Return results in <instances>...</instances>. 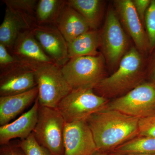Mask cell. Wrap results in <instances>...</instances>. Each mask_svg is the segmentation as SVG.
Listing matches in <instances>:
<instances>
[{
  "label": "cell",
  "instance_id": "27",
  "mask_svg": "<svg viewBox=\"0 0 155 155\" xmlns=\"http://www.w3.org/2000/svg\"><path fill=\"white\" fill-rule=\"evenodd\" d=\"M0 155H25L19 143V140L11 141L8 144L2 145Z\"/></svg>",
  "mask_w": 155,
  "mask_h": 155
},
{
  "label": "cell",
  "instance_id": "14",
  "mask_svg": "<svg viewBox=\"0 0 155 155\" xmlns=\"http://www.w3.org/2000/svg\"><path fill=\"white\" fill-rule=\"evenodd\" d=\"M38 98L29 110L11 123L0 127V144H8L12 140H24L33 132L37 122L39 107Z\"/></svg>",
  "mask_w": 155,
  "mask_h": 155
},
{
  "label": "cell",
  "instance_id": "29",
  "mask_svg": "<svg viewBox=\"0 0 155 155\" xmlns=\"http://www.w3.org/2000/svg\"><path fill=\"white\" fill-rule=\"evenodd\" d=\"M149 68V76L151 82L155 84V53L150 63Z\"/></svg>",
  "mask_w": 155,
  "mask_h": 155
},
{
  "label": "cell",
  "instance_id": "8",
  "mask_svg": "<svg viewBox=\"0 0 155 155\" xmlns=\"http://www.w3.org/2000/svg\"><path fill=\"white\" fill-rule=\"evenodd\" d=\"M107 108L139 119L155 115V84L143 82L129 92L108 103Z\"/></svg>",
  "mask_w": 155,
  "mask_h": 155
},
{
  "label": "cell",
  "instance_id": "28",
  "mask_svg": "<svg viewBox=\"0 0 155 155\" xmlns=\"http://www.w3.org/2000/svg\"><path fill=\"white\" fill-rule=\"evenodd\" d=\"M132 2L137 13L144 25L145 17L151 0H133Z\"/></svg>",
  "mask_w": 155,
  "mask_h": 155
},
{
  "label": "cell",
  "instance_id": "18",
  "mask_svg": "<svg viewBox=\"0 0 155 155\" xmlns=\"http://www.w3.org/2000/svg\"><path fill=\"white\" fill-rule=\"evenodd\" d=\"M102 1L68 0L67 4L72 7L86 20L92 30H97L102 17Z\"/></svg>",
  "mask_w": 155,
  "mask_h": 155
},
{
  "label": "cell",
  "instance_id": "17",
  "mask_svg": "<svg viewBox=\"0 0 155 155\" xmlns=\"http://www.w3.org/2000/svg\"><path fill=\"white\" fill-rule=\"evenodd\" d=\"M69 59L84 56L99 54L100 33L98 30L91 29L67 43Z\"/></svg>",
  "mask_w": 155,
  "mask_h": 155
},
{
  "label": "cell",
  "instance_id": "30",
  "mask_svg": "<svg viewBox=\"0 0 155 155\" xmlns=\"http://www.w3.org/2000/svg\"><path fill=\"white\" fill-rule=\"evenodd\" d=\"M110 155H155V154H125L118 153L110 152L109 153Z\"/></svg>",
  "mask_w": 155,
  "mask_h": 155
},
{
  "label": "cell",
  "instance_id": "21",
  "mask_svg": "<svg viewBox=\"0 0 155 155\" xmlns=\"http://www.w3.org/2000/svg\"><path fill=\"white\" fill-rule=\"evenodd\" d=\"M64 0H40L36 9L38 25H54L61 11L66 5Z\"/></svg>",
  "mask_w": 155,
  "mask_h": 155
},
{
  "label": "cell",
  "instance_id": "15",
  "mask_svg": "<svg viewBox=\"0 0 155 155\" xmlns=\"http://www.w3.org/2000/svg\"><path fill=\"white\" fill-rule=\"evenodd\" d=\"M37 86L28 91L7 96L0 97V125L8 124L30 105L38 96Z\"/></svg>",
  "mask_w": 155,
  "mask_h": 155
},
{
  "label": "cell",
  "instance_id": "10",
  "mask_svg": "<svg viewBox=\"0 0 155 155\" xmlns=\"http://www.w3.org/2000/svg\"><path fill=\"white\" fill-rule=\"evenodd\" d=\"M64 137V155H92L97 151L86 121L66 123Z\"/></svg>",
  "mask_w": 155,
  "mask_h": 155
},
{
  "label": "cell",
  "instance_id": "7",
  "mask_svg": "<svg viewBox=\"0 0 155 155\" xmlns=\"http://www.w3.org/2000/svg\"><path fill=\"white\" fill-rule=\"evenodd\" d=\"M65 120L57 109L40 106L33 133L37 141L53 155H64Z\"/></svg>",
  "mask_w": 155,
  "mask_h": 155
},
{
  "label": "cell",
  "instance_id": "9",
  "mask_svg": "<svg viewBox=\"0 0 155 155\" xmlns=\"http://www.w3.org/2000/svg\"><path fill=\"white\" fill-rule=\"evenodd\" d=\"M114 7L124 30L143 56L150 51L149 41L143 23L136 11L132 1L116 0Z\"/></svg>",
  "mask_w": 155,
  "mask_h": 155
},
{
  "label": "cell",
  "instance_id": "13",
  "mask_svg": "<svg viewBox=\"0 0 155 155\" xmlns=\"http://www.w3.org/2000/svg\"><path fill=\"white\" fill-rule=\"evenodd\" d=\"M37 87L34 71L22 65L0 73V96L19 94Z\"/></svg>",
  "mask_w": 155,
  "mask_h": 155
},
{
  "label": "cell",
  "instance_id": "26",
  "mask_svg": "<svg viewBox=\"0 0 155 155\" xmlns=\"http://www.w3.org/2000/svg\"><path fill=\"white\" fill-rule=\"evenodd\" d=\"M138 136L155 137V115L140 119Z\"/></svg>",
  "mask_w": 155,
  "mask_h": 155
},
{
  "label": "cell",
  "instance_id": "1",
  "mask_svg": "<svg viewBox=\"0 0 155 155\" xmlns=\"http://www.w3.org/2000/svg\"><path fill=\"white\" fill-rule=\"evenodd\" d=\"M139 120L107 108L93 114L86 121L97 151L107 153L138 136Z\"/></svg>",
  "mask_w": 155,
  "mask_h": 155
},
{
  "label": "cell",
  "instance_id": "11",
  "mask_svg": "<svg viewBox=\"0 0 155 155\" xmlns=\"http://www.w3.org/2000/svg\"><path fill=\"white\" fill-rule=\"evenodd\" d=\"M32 31L54 64L62 67L67 64L69 60L67 42L56 25H37Z\"/></svg>",
  "mask_w": 155,
  "mask_h": 155
},
{
  "label": "cell",
  "instance_id": "19",
  "mask_svg": "<svg viewBox=\"0 0 155 155\" xmlns=\"http://www.w3.org/2000/svg\"><path fill=\"white\" fill-rule=\"evenodd\" d=\"M26 30L29 29L6 8L4 20L0 25V44L11 51L20 34Z\"/></svg>",
  "mask_w": 155,
  "mask_h": 155
},
{
  "label": "cell",
  "instance_id": "6",
  "mask_svg": "<svg viewBox=\"0 0 155 155\" xmlns=\"http://www.w3.org/2000/svg\"><path fill=\"white\" fill-rule=\"evenodd\" d=\"M33 70L38 88L40 106L56 109L60 102L72 90L61 67L54 64H48Z\"/></svg>",
  "mask_w": 155,
  "mask_h": 155
},
{
  "label": "cell",
  "instance_id": "25",
  "mask_svg": "<svg viewBox=\"0 0 155 155\" xmlns=\"http://www.w3.org/2000/svg\"><path fill=\"white\" fill-rule=\"evenodd\" d=\"M24 65L0 44V72L3 73Z\"/></svg>",
  "mask_w": 155,
  "mask_h": 155
},
{
  "label": "cell",
  "instance_id": "24",
  "mask_svg": "<svg viewBox=\"0 0 155 155\" xmlns=\"http://www.w3.org/2000/svg\"><path fill=\"white\" fill-rule=\"evenodd\" d=\"M144 24L151 51L155 48V0H151L146 14Z\"/></svg>",
  "mask_w": 155,
  "mask_h": 155
},
{
  "label": "cell",
  "instance_id": "20",
  "mask_svg": "<svg viewBox=\"0 0 155 155\" xmlns=\"http://www.w3.org/2000/svg\"><path fill=\"white\" fill-rule=\"evenodd\" d=\"M37 0H3L6 8L19 19L28 29L37 25L36 9Z\"/></svg>",
  "mask_w": 155,
  "mask_h": 155
},
{
  "label": "cell",
  "instance_id": "5",
  "mask_svg": "<svg viewBox=\"0 0 155 155\" xmlns=\"http://www.w3.org/2000/svg\"><path fill=\"white\" fill-rule=\"evenodd\" d=\"M106 61L102 54L69 59L61 70L72 89L94 88L105 74Z\"/></svg>",
  "mask_w": 155,
  "mask_h": 155
},
{
  "label": "cell",
  "instance_id": "2",
  "mask_svg": "<svg viewBox=\"0 0 155 155\" xmlns=\"http://www.w3.org/2000/svg\"><path fill=\"white\" fill-rule=\"evenodd\" d=\"M143 55L134 47L130 48L112 75L103 78L93 90L104 97L122 96L143 82Z\"/></svg>",
  "mask_w": 155,
  "mask_h": 155
},
{
  "label": "cell",
  "instance_id": "3",
  "mask_svg": "<svg viewBox=\"0 0 155 155\" xmlns=\"http://www.w3.org/2000/svg\"><path fill=\"white\" fill-rule=\"evenodd\" d=\"M100 33V46L108 68L115 70L129 48V41L114 7L108 8Z\"/></svg>",
  "mask_w": 155,
  "mask_h": 155
},
{
  "label": "cell",
  "instance_id": "31",
  "mask_svg": "<svg viewBox=\"0 0 155 155\" xmlns=\"http://www.w3.org/2000/svg\"><path fill=\"white\" fill-rule=\"evenodd\" d=\"M92 155H110L109 154L106 152H104L99 151H97L96 152L94 153V154Z\"/></svg>",
  "mask_w": 155,
  "mask_h": 155
},
{
  "label": "cell",
  "instance_id": "4",
  "mask_svg": "<svg viewBox=\"0 0 155 155\" xmlns=\"http://www.w3.org/2000/svg\"><path fill=\"white\" fill-rule=\"evenodd\" d=\"M108 100L91 88L72 89L56 109L66 123L86 121L90 116L107 108Z\"/></svg>",
  "mask_w": 155,
  "mask_h": 155
},
{
  "label": "cell",
  "instance_id": "23",
  "mask_svg": "<svg viewBox=\"0 0 155 155\" xmlns=\"http://www.w3.org/2000/svg\"><path fill=\"white\" fill-rule=\"evenodd\" d=\"M19 143L25 155H53L48 150L38 143L33 133L24 140H19Z\"/></svg>",
  "mask_w": 155,
  "mask_h": 155
},
{
  "label": "cell",
  "instance_id": "12",
  "mask_svg": "<svg viewBox=\"0 0 155 155\" xmlns=\"http://www.w3.org/2000/svg\"><path fill=\"white\" fill-rule=\"evenodd\" d=\"M10 52L32 69L42 65L54 64L43 50L32 30L22 31Z\"/></svg>",
  "mask_w": 155,
  "mask_h": 155
},
{
  "label": "cell",
  "instance_id": "22",
  "mask_svg": "<svg viewBox=\"0 0 155 155\" xmlns=\"http://www.w3.org/2000/svg\"><path fill=\"white\" fill-rule=\"evenodd\" d=\"M111 152L125 154H155V137L138 136L117 147Z\"/></svg>",
  "mask_w": 155,
  "mask_h": 155
},
{
  "label": "cell",
  "instance_id": "16",
  "mask_svg": "<svg viewBox=\"0 0 155 155\" xmlns=\"http://www.w3.org/2000/svg\"><path fill=\"white\" fill-rule=\"evenodd\" d=\"M56 26L67 43L91 30L84 18L67 3L58 17Z\"/></svg>",
  "mask_w": 155,
  "mask_h": 155
}]
</instances>
